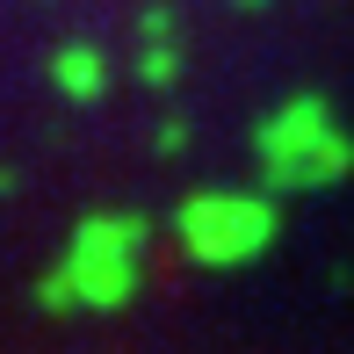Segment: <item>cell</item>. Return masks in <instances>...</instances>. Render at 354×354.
I'll list each match as a JSON object with an SVG mask.
<instances>
[{
  "label": "cell",
  "mask_w": 354,
  "mask_h": 354,
  "mask_svg": "<svg viewBox=\"0 0 354 354\" xmlns=\"http://www.w3.org/2000/svg\"><path fill=\"white\" fill-rule=\"evenodd\" d=\"M188 232L203 239V253H217V239H239V253H253V239L268 232V210H253V203H203V210H188Z\"/></svg>",
  "instance_id": "obj_1"
}]
</instances>
